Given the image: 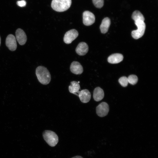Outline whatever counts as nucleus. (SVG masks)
I'll return each instance as SVG.
<instances>
[{
	"label": "nucleus",
	"instance_id": "1",
	"mask_svg": "<svg viewBox=\"0 0 158 158\" xmlns=\"http://www.w3.org/2000/svg\"><path fill=\"white\" fill-rule=\"evenodd\" d=\"M36 74L38 80L41 84L46 85L50 83L51 75L45 67L42 66H38L36 69Z\"/></svg>",
	"mask_w": 158,
	"mask_h": 158
},
{
	"label": "nucleus",
	"instance_id": "2",
	"mask_svg": "<svg viewBox=\"0 0 158 158\" xmlns=\"http://www.w3.org/2000/svg\"><path fill=\"white\" fill-rule=\"evenodd\" d=\"M71 4V0H52L51 6L56 11L62 12L67 10Z\"/></svg>",
	"mask_w": 158,
	"mask_h": 158
},
{
	"label": "nucleus",
	"instance_id": "3",
	"mask_svg": "<svg viewBox=\"0 0 158 158\" xmlns=\"http://www.w3.org/2000/svg\"><path fill=\"white\" fill-rule=\"evenodd\" d=\"M42 135L45 141L51 147L55 146L58 142V136L52 131L45 130L43 132Z\"/></svg>",
	"mask_w": 158,
	"mask_h": 158
},
{
	"label": "nucleus",
	"instance_id": "4",
	"mask_svg": "<svg viewBox=\"0 0 158 158\" xmlns=\"http://www.w3.org/2000/svg\"><path fill=\"white\" fill-rule=\"evenodd\" d=\"M135 23L137 27V29L131 32V35L133 38L137 39L141 37L143 35L146 25L144 21L141 20L135 21Z\"/></svg>",
	"mask_w": 158,
	"mask_h": 158
},
{
	"label": "nucleus",
	"instance_id": "5",
	"mask_svg": "<svg viewBox=\"0 0 158 158\" xmlns=\"http://www.w3.org/2000/svg\"><path fill=\"white\" fill-rule=\"evenodd\" d=\"M78 33L75 29H73L67 31L65 34L63 41L67 44H69L75 40L78 36Z\"/></svg>",
	"mask_w": 158,
	"mask_h": 158
},
{
	"label": "nucleus",
	"instance_id": "6",
	"mask_svg": "<svg viewBox=\"0 0 158 158\" xmlns=\"http://www.w3.org/2000/svg\"><path fill=\"white\" fill-rule=\"evenodd\" d=\"M95 21L94 14L89 11H85L83 13V22L84 25L90 26L93 24Z\"/></svg>",
	"mask_w": 158,
	"mask_h": 158
},
{
	"label": "nucleus",
	"instance_id": "7",
	"mask_svg": "<svg viewBox=\"0 0 158 158\" xmlns=\"http://www.w3.org/2000/svg\"><path fill=\"white\" fill-rule=\"evenodd\" d=\"M96 110V113L99 116L104 117L107 114L109 111V105L107 103L102 102L97 106Z\"/></svg>",
	"mask_w": 158,
	"mask_h": 158
},
{
	"label": "nucleus",
	"instance_id": "8",
	"mask_svg": "<svg viewBox=\"0 0 158 158\" xmlns=\"http://www.w3.org/2000/svg\"><path fill=\"white\" fill-rule=\"evenodd\" d=\"M6 44L7 47L11 51H15L17 47L16 39L13 35L10 34L7 37L6 40Z\"/></svg>",
	"mask_w": 158,
	"mask_h": 158
},
{
	"label": "nucleus",
	"instance_id": "9",
	"mask_svg": "<svg viewBox=\"0 0 158 158\" xmlns=\"http://www.w3.org/2000/svg\"><path fill=\"white\" fill-rule=\"evenodd\" d=\"M16 39L21 45L25 44L27 40L26 35L24 31L20 28H18L16 32Z\"/></svg>",
	"mask_w": 158,
	"mask_h": 158
},
{
	"label": "nucleus",
	"instance_id": "10",
	"mask_svg": "<svg viewBox=\"0 0 158 158\" xmlns=\"http://www.w3.org/2000/svg\"><path fill=\"white\" fill-rule=\"evenodd\" d=\"M71 72L76 75L80 74L83 72V68L81 64L78 62H73L70 66Z\"/></svg>",
	"mask_w": 158,
	"mask_h": 158
},
{
	"label": "nucleus",
	"instance_id": "11",
	"mask_svg": "<svg viewBox=\"0 0 158 158\" xmlns=\"http://www.w3.org/2000/svg\"><path fill=\"white\" fill-rule=\"evenodd\" d=\"M78 97L80 101L83 103L88 102L91 97V94L87 89H84L80 92Z\"/></svg>",
	"mask_w": 158,
	"mask_h": 158
},
{
	"label": "nucleus",
	"instance_id": "12",
	"mask_svg": "<svg viewBox=\"0 0 158 158\" xmlns=\"http://www.w3.org/2000/svg\"><path fill=\"white\" fill-rule=\"evenodd\" d=\"M88 50V46L86 43L80 42L78 45L76 49V53L79 55L83 56L85 55Z\"/></svg>",
	"mask_w": 158,
	"mask_h": 158
},
{
	"label": "nucleus",
	"instance_id": "13",
	"mask_svg": "<svg viewBox=\"0 0 158 158\" xmlns=\"http://www.w3.org/2000/svg\"><path fill=\"white\" fill-rule=\"evenodd\" d=\"M123 59V56L122 54L116 53L110 55L108 58V61L111 63H117L121 61Z\"/></svg>",
	"mask_w": 158,
	"mask_h": 158
},
{
	"label": "nucleus",
	"instance_id": "14",
	"mask_svg": "<svg viewBox=\"0 0 158 158\" xmlns=\"http://www.w3.org/2000/svg\"><path fill=\"white\" fill-rule=\"evenodd\" d=\"M80 86L79 83L76 81H73L71 82V85L69 86L68 89L70 92L78 96L80 92L79 91Z\"/></svg>",
	"mask_w": 158,
	"mask_h": 158
},
{
	"label": "nucleus",
	"instance_id": "15",
	"mask_svg": "<svg viewBox=\"0 0 158 158\" xmlns=\"http://www.w3.org/2000/svg\"><path fill=\"white\" fill-rule=\"evenodd\" d=\"M104 93L103 90L99 87H97L94 90L93 97L94 100L98 102L103 99Z\"/></svg>",
	"mask_w": 158,
	"mask_h": 158
},
{
	"label": "nucleus",
	"instance_id": "16",
	"mask_svg": "<svg viewBox=\"0 0 158 158\" xmlns=\"http://www.w3.org/2000/svg\"><path fill=\"white\" fill-rule=\"evenodd\" d=\"M110 19L108 17L104 18L102 20L100 28L101 32L104 34L108 31L110 25Z\"/></svg>",
	"mask_w": 158,
	"mask_h": 158
},
{
	"label": "nucleus",
	"instance_id": "17",
	"mask_svg": "<svg viewBox=\"0 0 158 158\" xmlns=\"http://www.w3.org/2000/svg\"><path fill=\"white\" fill-rule=\"evenodd\" d=\"M132 17L135 22L141 20L144 21V17L141 13L138 11H135L132 14Z\"/></svg>",
	"mask_w": 158,
	"mask_h": 158
},
{
	"label": "nucleus",
	"instance_id": "18",
	"mask_svg": "<svg viewBox=\"0 0 158 158\" xmlns=\"http://www.w3.org/2000/svg\"><path fill=\"white\" fill-rule=\"evenodd\" d=\"M128 83L132 85L135 84L138 82V78L137 76L134 75H131L127 78Z\"/></svg>",
	"mask_w": 158,
	"mask_h": 158
},
{
	"label": "nucleus",
	"instance_id": "19",
	"mask_svg": "<svg viewBox=\"0 0 158 158\" xmlns=\"http://www.w3.org/2000/svg\"><path fill=\"white\" fill-rule=\"evenodd\" d=\"M118 82L123 87L127 86L128 84L127 78L126 76L121 77L118 80Z\"/></svg>",
	"mask_w": 158,
	"mask_h": 158
},
{
	"label": "nucleus",
	"instance_id": "20",
	"mask_svg": "<svg viewBox=\"0 0 158 158\" xmlns=\"http://www.w3.org/2000/svg\"><path fill=\"white\" fill-rule=\"evenodd\" d=\"M95 6L98 8H101L104 5V0H92Z\"/></svg>",
	"mask_w": 158,
	"mask_h": 158
},
{
	"label": "nucleus",
	"instance_id": "21",
	"mask_svg": "<svg viewBox=\"0 0 158 158\" xmlns=\"http://www.w3.org/2000/svg\"><path fill=\"white\" fill-rule=\"evenodd\" d=\"M17 4L18 6L20 7H23L25 6L26 2L25 0H21L18 1L17 2Z\"/></svg>",
	"mask_w": 158,
	"mask_h": 158
},
{
	"label": "nucleus",
	"instance_id": "22",
	"mask_svg": "<svg viewBox=\"0 0 158 158\" xmlns=\"http://www.w3.org/2000/svg\"><path fill=\"white\" fill-rule=\"evenodd\" d=\"M71 158H83L82 157L80 156H76Z\"/></svg>",
	"mask_w": 158,
	"mask_h": 158
},
{
	"label": "nucleus",
	"instance_id": "23",
	"mask_svg": "<svg viewBox=\"0 0 158 158\" xmlns=\"http://www.w3.org/2000/svg\"><path fill=\"white\" fill-rule=\"evenodd\" d=\"M1 43V38L0 36V46Z\"/></svg>",
	"mask_w": 158,
	"mask_h": 158
}]
</instances>
